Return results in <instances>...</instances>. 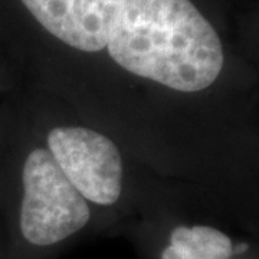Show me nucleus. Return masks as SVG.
<instances>
[{"label": "nucleus", "instance_id": "nucleus-1", "mask_svg": "<svg viewBox=\"0 0 259 259\" xmlns=\"http://www.w3.org/2000/svg\"><path fill=\"white\" fill-rule=\"evenodd\" d=\"M107 49L131 74L180 93L210 87L223 68L221 39L190 0H127Z\"/></svg>", "mask_w": 259, "mask_h": 259}, {"label": "nucleus", "instance_id": "nucleus-2", "mask_svg": "<svg viewBox=\"0 0 259 259\" xmlns=\"http://www.w3.org/2000/svg\"><path fill=\"white\" fill-rule=\"evenodd\" d=\"M22 185L19 232L29 246L49 249L72 238L90 222L88 202L45 148H36L26 157Z\"/></svg>", "mask_w": 259, "mask_h": 259}, {"label": "nucleus", "instance_id": "nucleus-4", "mask_svg": "<svg viewBox=\"0 0 259 259\" xmlns=\"http://www.w3.org/2000/svg\"><path fill=\"white\" fill-rule=\"evenodd\" d=\"M49 33L83 52L107 48L127 0H22Z\"/></svg>", "mask_w": 259, "mask_h": 259}, {"label": "nucleus", "instance_id": "nucleus-3", "mask_svg": "<svg viewBox=\"0 0 259 259\" xmlns=\"http://www.w3.org/2000/svg\"><path fill=\"white\" fill-rule=\"evenodd\" d=\"M49 153L85 200L114 204L122 189V161L111 139L85 127H56L48 134Z\"/></svg>", "mask_w": 259, "mask_h": 259}, {"label": "nucleus", "instance_id": "nucleus-5", "mask_svg": "<svg viewBox=\"0 0 259 259\" xmlns=\"http://www.w3.org/2000/svg\"><path fill=\"white\" fill-rule=\"evenodd\" d=\"M246 242H235L212 226H177L158 253V259H238L248 255Z\"/></svg>", "mask_w": 259, "mask_h": 259}]
</instances>
